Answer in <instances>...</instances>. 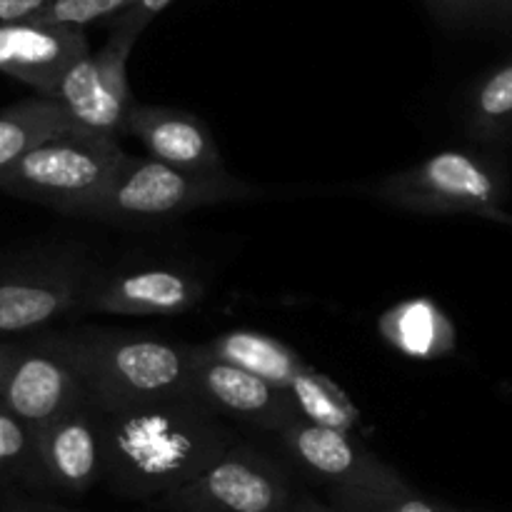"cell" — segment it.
<instances>
[{"label":"cell","mask_w":512,"mask_h":512,"mask_svg":"<svg viewBox=\"0 0 512 512\" xmlns=\"http://www.w3.org/2000/svg\"><path fill=\"white\" fill-rule=\"evenodd\" d=\"M235 440L193 395L108 413L103 483L130 500H160L203 473Z\"/></svg>","instance_id":"6da1fadb"},{"label":"cell","mask_w":512,"mask_h":512,"mask_svg":"<svg viewBox=\"0 0 512 512\" xmlns=\"http://www.w3.org/2000/svg\"><path fill=\"white\" fill-rule=\"evenodd\" d=\"M63 340L105 413L190 395V345L93 328L63 333Z\"/></svg>","instance_id":"7a4b0ae2"},{"label":"cell","mask_w":512,"mask_h":512,"mask_svg":"<svg viewBox=\"0 0 512 512\" xmlns=\"http://www.w3.org/2000/svg\"><path fill=\"white\" fill-rule=\"evenodd\" d=\"M130 153L118 140L65 133L0 173V190L65 215L95 218Z\"/></svg>","instance_id":"3957f363"},{"label":"cell","mask_w":512,"mask_h":512,"mask_svg":"<svg viewBox=\"0 0 512 512\" xmlns=\"http://www.w3.org/2000/svg\"><path fill=\"white\" fill-rule=\"evenodd\" d=\"M503 163L483 150H443L370 188L375 200L418 215L485 218L508 200Z\"/></svg>","instance_id":"277c9868"},{"label":"cell","mask_w":512,"mask_h":512,"mask_svg":"<svg viewBox=\"0 0 512 512\" xmlns=\"http://www.w3.org/2000/svg\"><path fill=\"white\" fill-rule=\"evenodd\" d=\"M255 195H260V188L235 178L228 170L190 173L170 168L150 155H128L93 220L123 225L158 223L208 205L243 203Z\"/></svg>","instance_id":"5b68a950"},{"label":"cell","mask_w":512,"mask_h":512,"mask_svg":"<svg viewBox=\"0 0 512 512\" xmlns=\"http://www.w3.org/2000/svg\"><path fill=\"white\" fill-rule=\"evenodd\" d=\"M280 440L298 468L330 490L338 510L365 512L408 488L398 470L370 453L348 430L298 418L280 433Z\"/></svg>","instance_id":"8992f818"},{"label":"cell","mask_w":512,"mask_h":512,"mask_svg":"<svg viewBox=\"0 0 512 512\" xmlns=\"http://www.w3.org/2000/svg\"><path fill=\"white\" fill-rule=\"evenodd\" d=\"M150 20L135 8L125 10L98 53L85 55L60 80L53 98L63 105L75 130L118 140L130 135L135 103L128 85V58Z\"/></svg>","instance_id":"52a82bcc"},{"label":"cell","mask_w":512,"mask_h":512,"mask_svg":"<svg viewBox=\"0 0 512 512\" xmlns=\"http://www.w3.org/2000/svg\"><path fill=\"white\" fill-rule=\"evenodd\" d=\"M158 503L170 512H288L298 498L278 463L250 445L233 443Z\"/></svg>","instance_id":"ba28073f"},{"label":"cell","mask_w":512,"mask_h":512,"mask_svg":"<svg viewBox=\"0 0 512 512\" xmlns=\"http://www.w3.org/2000/svg\"><path fill=\"white\" fill-rule=\"evenodd\" d=\"M85 400H90L88 385L63 333L40 335L20 345L0 390V408L33 430H43Z\"/></svg>","instance_id":"9c48e42d"},{"label":"cell","mask_w":512,"mask_h":512,"mask_svg":"<svg viewBox=\"0 0 512 512\" xmlns=\"http://www.w3.org/2000/svg\"><path fill=\"white\" fill-rule=\"evenodd\" d=\"M188 390L218 418L240 420L278 435L293 420L303 418L290 390L218 358L205 345H190Z\"/></svg>","instance_id":"30bf717a"},{"label":"cell","mask_w":512,"mask_h":512,"mask_svg":"<svg viewBox=\"0 0 512 512\" xmlns=\"http://www.w3.org/2000/svg\"><path fill=\"white\" fill-rule=\"evenodd\" d=\"M105 428L108 413L90 398L38 430L35 485L88 493L105 475Z\"/></svg>","instance_id":"8fae6325"},{"label":"cell","mask_w":512,"mask_h":512,"mask_svg":"<svg viewBox=\"0 0 512 512\" xmlns=\"http://www.w3.org/2000/svg\"><path fill=\"white\" fill-rule=\"evenodd\" d=\"M205 283L180 265H133V268L95 273L83 313L155 315L173 318L203 300Z\"/></svg>","instance_id":"7c38bea8"},{"label":"cell","mask_w":512,"mask_h":512,"mask_svg":"<svg viewBox=\"0 0 512 512\" xmlns=\"http://www.w3.org/2000/svg\"><path fill=\"white\" fill-rule=\"evenodd\" d=\"M93 270L80 263H45L0 275V335L38 330L83 313Z\"/></svg>","instance_id":"4fadbf2b"},{"label":"cell","mask_w":512,"mask_h":512,"mask_svg":"<svg viewBox=\"0 0 512 512\" xmlns=\"http://www.w3.org/2000/svg\"><path fill=\"white\" fill-rule=\"evenodd\" d=\"M90 55L88 38L70 25H40L33 20L0 25V73L48 95L78 60Z\"/></svg>","instance_id":"5bb4252c"},{"label":"cell","mask_w":512,"mask_h":512,"mask_svg":"<svg viewBox=\"0 0 512 512\" xmlns=\"http://www.w3.org/2000/svg\"><path fill=\"white\" fill-rule=\"evenodd\" d=\"M130 135L145 145L150 158L190 173L225 170L223 153L208 125L195 113L165 105L135 103L130 113Z\"/></svg>","instance_id":"9a60e30c"},{"label":"cell","mask_w":512,"mask_h":512,"mask_svg":"<svg viewBox=\"0 0 512 512\" xmlns=\"http://www.w3.org/2000/svg\"><path fill=\"white\" fill-rule=\"evenodd\" d=\"M75 125L63 105L48 95L0 110V173L48 140L73 133Z\"/></svg>","instance_id":"2e32d148"},{"label":"cell","mask_w":512,"mask_h":512,"mask_svg":"<svg viewBox=\"0 0 512 512\" xmlns=\"http://www.w3.org/2000/svg\"><path fill=\"white\" fill-rule=\"evenodd\" d=\"M205 348L213 350L218 358L240 365L285 390L293 388L295 380L308 370V365L293 350L285 348L280 340L268 338L263 333H250V330L225 333L205 343Z\"/></svg>","instance_id":"e0dca14e"},{"label":"cell","mask_w":512,"mask_h":512,"mask_svg":"<svg viewBox=\"0 0 512 512\" xmlns=\"http://www.w3.org/2000/svg\"><path fill=\"white\" fill-rule=\"evenodd\" d=\"M463 125L470 140L488 148L512 140V60L473 85L465 100Z\"/></svg>","instance_id":"ac0fdd59"},{"label":"cell","mask_w":512,"mask_h":512,"mask_svg":"<svg viewBox=\"0 0 512 512\" xmlns=\"http://www.w3.org/2000/svg\"><path fill=\"white\" fill-rule=\"evenodd\" d=\"M38 430L0 408V480H25L35 485Z\"/></svg>","instance_id":"d6986e66"},{"label":"cell","mask_w":512,"mask_h":512,"mask_svg":"<svg viewBox=\"0 0 512 512\" xmlns=\"http://www.w3.org/2000/svg\"><path fill=\"white\" fill-rule=\"evenodd\" d=\"M130 8H135V0H50L48 8L35 15L33 23L83 28L108 15H123Z\"/></svg>","instance_id":"ffe728a7"},{"label":"cell","mask_w":512,"mask_h":512,"mask_svg":"<svg viewBox=\"0 0 512 512\" xmlns=\"http://www.w3.org/2000/svg\"><path fill=\"white\" fill-rule=\"evenodd\" d=\"M440 15L455 23L512 25V0H430Z\"/></svg>","instance_id":"44dd1931"},{"label":"cell","mask_w":512,"mask_h":512,"mask_svg":"<svg viewBox=\"0 0 512 512\" xmlns=\"http://www.w3.org/2000/svg\"><path fill=\"white\" fill-rule=\"evenodd\" d=\"M365 512H443V505L430 503V500H425L423 495L415 493V490L408 485V488L390 495L388 500L373 505V508Z\"/></svg>","instance_id":"7402d4cb"},{"label":"cell","mask_w":512,"mask_h":512,"mask_svg":"<svg viewBox=\"0 0 512 512\" xmlns=\"http://www.w3.org/2000/svg\"><path fill=\"white\" fill-rule=\"evenodd\" d=\"M50 0H0V25L25 23L48 8Z\"/></svg>","instance_id":"603a6c76"},{"label":"cell","mask_w":512,"mask_h":512,"mask_svg":"<svg viewBox=\"0 0 512 512\" xmlns=\"http://www.w3.org/2000/svg\"><path fill=\"white\" fill-rule=\"evenodd\" d=\"M0 512H70L50 503H38V500H25L18 495H5L0 500Z\"/></svg>","instance_id":"cb8c5ba5"},{"label":"cell","mask_w":512,"mask_h":512,"mask_svg":"<svg viewBox=\"0 0 512 512\" xmlns=\"http://www.w3.org/2000/svg\"><path fill=\"white\" fill-rule=\"evenodd\" d=\"M18 343H0V390H3L5 378H8L10 368H13V360L18 355Z\"/></svg>","instance_id":"d4e9b609"},{"label":"cell","mask_w":512,"mask_h":512,"mask_svg":"<svg viewBox=\"0 0 512 512\" xmlns=\"http://www.w3.org/2000/svg\"><path fill=\"white\" fill-rule=\"evenodd\" d=\"M170 5V0H135V10L138 13H143L145 18H153V15H158L160 10H165Z\"/></svg>","instance_id":"484cf974"},{"label":"cell","mask_w":512,"mask_h":512,"mask_svg":"<svg viewBox=\"0 0 512 512\" xmlns=\"http://www.w3.org/2000/svg\"><path fill=\"white\" fill-rule=\"evenodd\" d=\"M288 512H345V510H338L335 505H315V503H308V500H298V503H295Z\"/></svg>","instance_id":"4316f807"},{"label":"cell","mask_w":512,"mask_h":512,"mask_svg":"<svg viewBox=\"0 0 512 512\" xmlns=\"http://www.w3.org/2000/svg\"><path fill=\"white\" fill-rule=\"evenodd\" d=\"M488 220H498V223H505V225H512V215L503 213V210H493V213L485 215Z\"/></svg>","instance_id":"83f0119b"},{"label":"cell","mask_w":512,"mask_h":512,"mask_svg":"<svg viewBox=\"0 0 512 512\" xmlns=\"http://www.w3.org/2000/svg\"><path fill=\"white\" fill-rule=\"evenodd\" d=\"M443 512H468V510H458V508H448V505H443Z\"/></svg>","instance_id":"f1b7e54d"}]
</instances>
